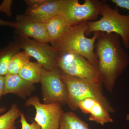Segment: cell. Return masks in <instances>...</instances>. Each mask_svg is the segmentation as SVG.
Returning a JSON list of instances; mask_svg holds the SVG:
<instances>
[{"label": "cell", "instance_id": "1", "mask_svg": "<svg viewBox=\"0 0 129 129\" xmlns=\"http://www.w3.org/2000/svg\"><path fill=\"white\" fill-rule=\"evenodd\" d=\"M96 42L99 78L108 91L112 92L118 77L129 64V56L117 34L100 32Z\"/></svg>", "mask_w": 129, "mask_h": 129}, {"label": "cell", "instance_id": "2", "mask_svg": "<svg viewBox=\"0 0 129 129\" xmlns=\"http://www.w3.org/2000/svg\"><path fill=\"white\" fill-rule=\"evenodd\" d=\"M61 76L68 91L67 105L73 111L79 109L78 104L84 99L91 98L99 102L109 113L115 109L103 92V83L100 80L83 79L68 75L60 70Z\"/></svg>", "mask_w": 129, "mask_h": 129}, {"label": "cell", "instance_id": "3", "mask_svg": "<svg viewBox=\"0 0 129 129\" xmlns=\"http://www.w3.org/2000/svg\"><path fill=\"white\" fill-rule=\"evenodd\" d=\"M86 22L71 26L61 39L52 46L59 53L72 52L85 58L98 67V59L95 53V44L100 32H94L91 38L85 36Z\"/></svg>", "mask_w": 129, "mask_h": 129}, {"label": "cell", "instance_id": "4", "mask_svg": "<svg viewBox=\"0 0 129 129\" xmlns=\"http://www.w3.org/2000/svg\"><path fill=\"white\" fill-rule=\"evenodd\" d=\"M99 20L86 22L85 35H89L95 32L115 33L122 39L124 47L129 48V14L122 15L117 7L114 8L104 3L101 7Z\"/></svg>", "mask_w": 129, "mask_h": 129}, {"label": "cell", "instance_id": "5", "mask_svg": "<svg viewBox=\"0 0 129 129\" xmlns=\"http://www.w3.org/2000/svg\"><path fill=\"white\" fill-rule=\"evenodd\" d=\"M104 1L85 0L84 3L81 4L78 0H62L60 14L71 26L95 21L100 14Z\"/></svg>", "mask_w": 129, "mask_h": 129}, {"label": "cell", "instance_id": "6", "mask_svg": "<svg viewBox=\"0 0 129 129\" xmlns=\"http://www.w3.org/2000/svg\"><path fill=\"white\" fill-rule=\"evenodd\" d=\"M40 83H41L44 103H57L67 105L68 91L58 68L52 70L43 68Z\"/></svg>", "mask_w": 129, "mask_h": 129}, {"label": "cell", "instance_id": "7", "mask_svg": "<svg viewBox=\"0 0 129 129\" xmlns=\"http://www.w3.org/2000/svg\"><path fill=\"white\" fill-rule=\"evenodd\" d=\"M57 65L62 72L68 75L100 80L98 67L79 54L69 52L59 53Z\"/></svg>", "mask_w": 129, "mask_h": 129}, {"label": "cell", "instance_id": "8", "mask_svg": "<svg viewBox=\"0 0 129 129\" xmlns=\"http://www.w3.org/2000/svg\"><path fill=\"white\" fill-rule=\"evenodd\" d=\"M17 40L21 48L30 57L36 59L45 69L52 70L58 68L57 63L59 53L52 46L19 36Z\"/></svg>", "mask_w": 129, "mask_h": 129}, {"label": "cell", "instance_id": "9", "mask_svg": "<svg viewBox=\"0 0 129 129\" xmlns=\"http://www.w3.org/2000/svg\"><path fill=\"white\" fill-rule=\"evenodd\" d=\"M25 105L34 108L35 121L42 129H59L60 119L64 112L60 104L42 103L39 97L34 96L26 99Z\"/></svg>", "mask_w": 129, "mask_h": 129}, {"label": "cell", "instance_id": "10", "mask_svg": "<svg viewBox=\"0 0 129 129\" xmlns=\"http://www.w3.org/2000/svg\"><path fill=\"white\" fill-rule=\"evenodd\" d=\"M16 22V29L19 36L32 37L41 43L49 42V36L44 23L30 19L25 15L17 16Z\"/></svg>", "mask_w": 129, "mask_h": 129}, {"label": "cell", "instance_id": "11", "mask_svg": "<svg viewBox=\"0 0 129 129\" xmlns=\"http://www.w3.org/2000/svg\"><path fill=\"white\" fill-rule=\"evenodd\" d=\"M4 95L11 94L23 99L30 97L36 90L34 84L21 78L18 74H7L5 76Z\"/></svg>", "mask_w": 129, "mask_h": 129}, {"label": "cell", "instance_id": "12", "mask_svg": "<svg viewBox=\"0 0 129 129\" xmlns=\"http://www.w3.org/2000/svg\"><path fill=\"white\" fill-rule=\"evenodd\" d=\"M61 1L62 0H49L38 7L27 8L25 15L32 20L45 23L60 14Z\"/></svg>", "mask_w": 129, "mask_h": 129}, {"label": "cell", "instance_id": "13", "mask_svg": "<svg viewBox=\"0 0 129 129\" xmlns=\"http://www.w3.org/2000/svg\"><path fill=\"white\" fill-rule=\"evenodd\" d=\"M78 108L84 113L90 114V121H94L102 125L113 122L110 113L99 102L92 98H86L81 101L79 103Z\"/></svg>", "mask_w": 129, "mask_h": 129}, {"label": "cell", "instance_id": "14", "mask_svg": "<svg viewBox=\"0 0 129 129\" xmlns=\"http://www.w3.org/2000/svg\"><path fill=\"white\" fill-rule=\"evenodd\" d=\"M44 24L52 46L61 39L71 26L60 13Z\"/></svg>", "mask_w": 129, "mask_h": 129}, {"label": "cell", "instance_id": "15", "mask_svg": "<svg viewBox=\"0 0 129 129\" xmlns=\"http://www.w3.org/2000/svg\"><path fill=\"white\" fill-rule=\"evenodd\" d=\"M43 68L38 63L30 61L20 70L18 74L24 80L35 84L40 83Z\"/></svg>", "mask_w": 129, "mask_h": 129}, {"label": "cell", "instance_id": "16", "mask_svg": "<svg viewBox=\"0 0 129 129\" xmlns=\"http://www.w3.org/2000/svg\"><path fill=\"white\" fill-rule=\"evenodd\" d=\"M59 129H90L87 123L73 112H64L60 122Z\"/></svg>", "mask_w": 129, "mask_h": 129}, {"label": "cell", "instance_id": "17", "mask_svg": "<svg viewBox=\"0 0 129 129\" xmlns=\"http://www.w3.org/2000/svg\"><path fill=\"white\" fill-rule=\"evenodd\" d=\"M21 113L18 105L13 103L8 111L0 115V129H17L16 121Z\"/></svg>", "mask_w": 129, "mask_h": 129}, {"label": "cell", "instance_id": "18", "mask_svg": "<svg viewBox=\"0 0 129 129\" xmlns=\"http://www.w3.org/2000/svg\"><path fill=\"white\" fill-rule=\"evenodd\" d=\"M30 57L24 51L16 53L9 62L7 74H18L20 70L30 62Z\"/></svg>", "mask_w": 129, "mask_h": 129}, {"label": "cell", "instance_id": "19", "mask_svg": "<svg viewBox=\"0 0 129 129\" xmlns=\"http://www.w3.org/2000/svg\"><path fill=\"white\" fill-rule=\"evenodd\" d=\"M21 49L17 42L0 53V76H5L7 74L9 62L15 54L20 52Z\"/></svg>", "mask_w": 129, "mask_h": 129}, {"label": "cell", "instance_id": "20", "mask_svg": "<svg viewBox=\"0 0 129 129\" xmlns=\"http://www.w3.org/2000/svg\"><path fill=\"white\" fill-rule=\"evenodd\" d=\"M20 117L21 129H42L40 126L35 121L31 123H28L24 113L21 112Z\"/></svg>", "mask_w": 129, "mask_h": 129}, {"label": "cell", "instance_id": "21", "mask_svg": "<svg viewBox=\"0 0 129 129\" xmlns=\"http://www.w3.org/2000/svg\"><path fill=\"white\" fill-rule=\"evenodd\" d=\"M13 1L5 0L0 5V12H3L8 17L12 16L11 7Z\"/></svg>", "mask_w": 129, "mask_h": 129}, {"label": "cell", "instance_id": "22", "mask_svg": "<svg viewBox=\"0 0 129 129\" xmlns=\"http://www.w3.org/2000/svg\"><path fill=\"white\" fill-rule=\"evenodd\" d=\"M49 0H25V2L28 6V8H35L46 3Z\"/></svg>", "mask_w": 129, "mask_h": 129}, {"label": "cell", "instance_id": "23", "mask_svg": "<svg viewBox=\"0 0 129 129\" xmlns=\"http://www.w3.org/2000/svg\"><path fill=\"white\" fill-rule=\"evenodd\" d=\"M111 1L117 7L129 10V0H111Z\"/></svg>", "mask_w": 129, "mask_h": 129}, {"label": "cell", "instance_id": "24", "mask_svg": "<svg viewBox=\"0 0 129 129\" xmlns=\"http://www.w3.org/2000/svg\"><path fill=\"white\" fill-rule=\"evenodd\" d=\"M0 26H7L16 28L17 24L16 22L6 21L0 19Z\"/></svg>", "mask_w": 129, "mask_h": 129}, {"label": "cell", "instance_id": "25", "mask_svg": "<svg viewBox=\"0 0 129 129\" xmlns=\"http://www.w3.org/2000/svg\"><path fill=\"white\" fill-rule=\"evenodd\" d=\"M5 81V76H0V99L4 94Z\"/></svg>", "mask_w": 129, "mask_h": 129}, {"label": "cell", "instance_id": "26", "mask_svg": "<svg viewBox=\"0 0 129 129\" xmlns=\"http://www.w3.org/2000/svg\"><path fill=\"white\" fill-rule=\"evenodd\" d=\"M6 110V108L5 107H0V113H2L5 112Z\"/></svg>", "mask_w": 129, "mask_h": 129}, {"label": "cell", "instance_id": "27", "mask_svg": "<svg viewBox=\"0 0 129 129\" xmlns=\"http://www.w3.org/2000/svg\"><path fill=\"white\" fill-rule=\"evenodd\" d=\"M126 120H127V121H129V114H127V115H126Z\"/></svg>", "mask_w": 129, "mask_h": 129}]
</instances>
